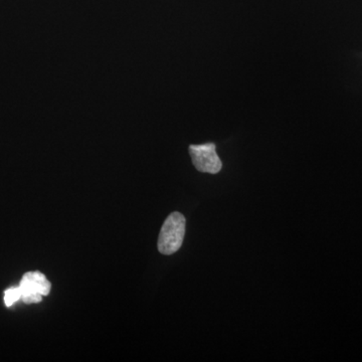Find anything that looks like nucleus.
I'll return each instance as SVG.
<instances>
[{"mask_svg":"<svg viewBox=\"0 0 362 362\" xmlns=\"http://www.w3.org/2000/svg\"><path fill=\"white\" fill-rule=\"evenodd\" d=\"M20 289L23 303H40L42 296H47L51 292L52 285L40 272H28L21 279Z\"/></svg>","mask_w":362,"mask_h":362,"instance_id":"f03ea898","label":"nucleus"},{"mask_svg":"<svg viewBox=\"0 0 362 362\" xmlns=\"http://www.w3.org/2000/svg\"><path fill=\"white\" fill-rule=\"evenodd\" d=\"M21 299V291L18 287H11L4 293V303L7 307L13 306L16 302Z\"/></svg>","mask_w":362,"mask_h":362,"instance_id":"20e7f679","label":"nucleus"},{"mask_svg":"<svg viewBox=\"0 0 362 362\" xmlns=\"http://www.w3.org/2000/svg\"><path fill=\"white\" fill-rule=\"evenodd\" d=\"M189 154L194 168L201 173L216 175L223 168L220 157L216 154L214 143L190 145Z\"/></svg>","mask_w":362,"mask_h":362,"instance_id":"7ed1b4c3","label":"nucleus"},{"mask_svg":"<svg viewBox=\"0 0 362 362\" xmlns=\"http://www.w3.org/2000/svg\"><path fill=\"white\" fill-rule=\"evenodd\" d=\"M185 235V218L180 213L169 214L162 226L158 239V251L163 255H173L182 246Z\"/></svg>","mask_w":362,"mask_h":362,"instance_id":"f257e3e1","label":"nucleus"}]
</instances>
